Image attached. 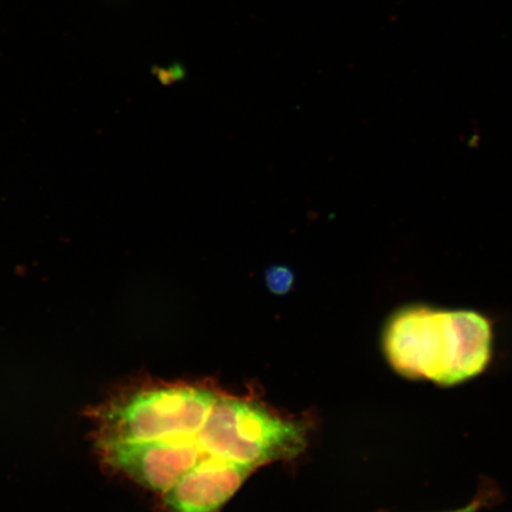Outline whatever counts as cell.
Returning <instances> with one entry per match:
<instances>
[{
    "label": "cell",
    "mask_w": 512,
    "mask_h": 512,
    "mask_svg": "<svg viewBox=\"0 0 512 512\" xmlns=\"http://www.w3.org/2000/svg\"><path fill=\"white\" fill-rule=\"evenodd\" d=\"M254 472L251 467L219 457H204L178 480L163 499L168 512H221Z\"/></svg>",
    "instance_id": "obj_5"
},
{
    "label": "cell",
    "mask_w": 512,
    "mask_h": 512,
    "mask_svg": "<svg viewBox=\"0 0 512 512\" xmlns=\"http://www.w3.org/2000/svg\"><path fill=\"white\" fill-rule=\"evenodd\" d=\"M196 440L208 456L255 470L300 456L309 444V426L258 399L221 392Z\"/></svg>",
    "instance_id": "obj_3"
},
{
    "label": "cell",
    "mask_w": 512,
    "mask_h": 512,
    "mask_svg": "<svg viewBox=\"0 0 512 512\" xmlns=\"http://www.w3.org/2000/svg\"><path fill=\"white\" fill-rule=\"evenodd\" d=\"M485 504V497L484 498H477L476 501H473L471 504L467 505V507H464L462 509L453 510V511H447V512H478L480 508L484 507Z\"/></svg>",
    "instance_id": "obj_7"
},
{
    "label": "cell",
    "mask_w": 512,
    "mask_h": 512,
    "mask_svg": "<svg viewBox=\"0 0 512 512\" xmlns=\"http://www.w3.org/2000/svg\"><path fill=\"white\" fill-rule=\"evenodd\" d=\"M382 344L396 373L451 387L473 379L489 366L492 326L475 311L411 305L389 318Z\"/></svg>",
    "instance_id": "obj_1"
},
{
    "label": "cell",
    "mask_w": 512,
    "mask_h": 512,
    "mask_svg": "<svg viewBox=\"0 0 512 512\" xmlns=\"http://www.w3.org/2000/svg\"><path fill=\"white\" fill-rule=\"evenodd\" d=\"M267 284L275 294H285L293 284V275L283 267H275L267 275Z\"/></svg>",
    "instance_id": "obj_6"
},
{
    "label": "cell",
    "mask_w": 512,
    "mask_h": 512,
    "mask_svg": "<svg viewBox=\"0 0 512 512\" xmlns=\"http://www.w3.org/2000/svg\"><path fill=\"white\" fill-rule=\"evenodd\" d=\"M107 464L144 488L164 494L206 457L196 435L100 445Z\"/></svg>",
    "instance_id": "obj_4"
},
{
    "label": "cell",
    "mask_w": 512,
    "mask_h": 512,
    "mask_svg": "<svg viewBox=\"0 0 512 512\" xmlns=\"http://www.w3.org/2000/svg\"><path fill=\"white\" fill-rule=\"evenodd\" d=\"M220 394L209 382H158L126 390L96 411L99 446L196 435Z\"/></svg>",
    "instance_id": "obj_2"
}]
</instances>
